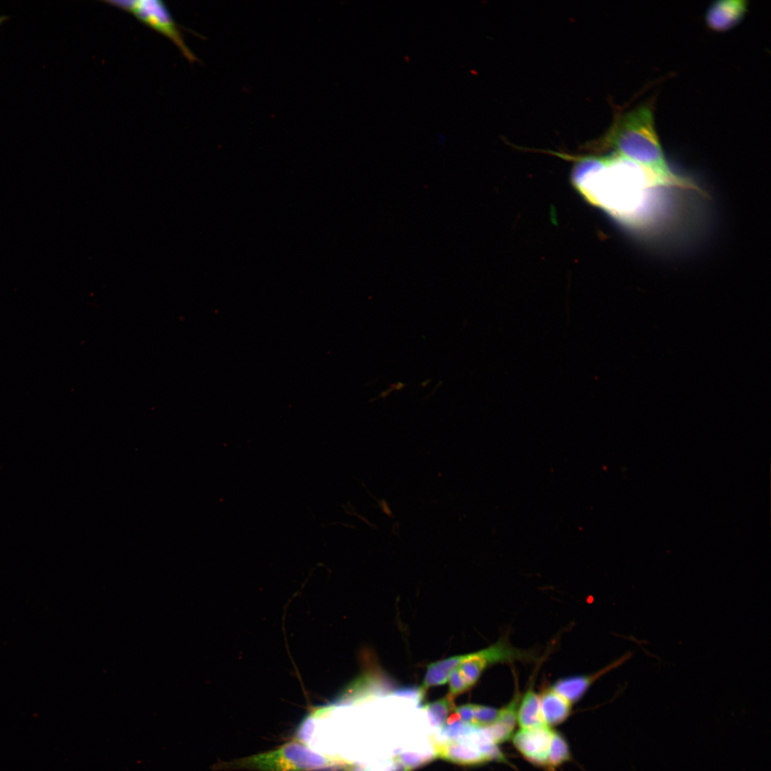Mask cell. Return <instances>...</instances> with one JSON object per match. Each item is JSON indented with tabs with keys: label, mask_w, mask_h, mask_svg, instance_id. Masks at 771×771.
Returning a JSON list of instances; mask_svg holds the SVG:
<instances>
[{
	"label": "cell",
	"mask_w": 771,
	"mask_h": 771,
	"mask_svg": "<svg viewBox=\"0 0 771 771\" xmlns=\"http://www.w3.org/2000/svg\"><path fill=\"white\" fill-rule=\"evenodd\" d=\"M576 160V188L590 203L628 224L642 222L652 189L667 187L650 171L614 153Z\"/></svg>",
	"instance_id": "1"
},
{
	"label": "cell",
	"mask_w": 771,
	"mask_h": 771,
	"mask_svg": "<svg viewBox=\"0 0 771 771\" xmlns=\"http://www.w3.org/2000/svg\"><path fill=\"white\" fill-rule=\"evenodd\" d=\"M593 148H612L614 153L650 171L667 186L694 188L690 181L673 173L665 158L650 104L618 114L611 126Z\"/></svg>",
	"instance_id": "2"
},
{
	"label": "cell",
	"mask_w": 771,
	"mask_h": 771,
	"mask_svg": "<svg viewBox=\"0 0 771 771\" xmlns=\"http://www.w3.org/2000/svg\"><path fill=\"white\" fill-rule=\"evenodd\" d=\"M348 762L323 755L297 742L286 743L276 750L218 765L219 768L253 771H320Z\"/></svg>",
	"instance_id": "3"
},
{
	"label": "cell",
	"mask_w": 771,
	"mask_h": 771,
	"mask_svg": "<svg viewBox=\"0 0 771 771\" xmlns=\"http://www.w3.org/2000/svg\"><path fill=\"white\" fill-rule=\"evenodd\" d=\"M531 653L517 649L500 640L483 650L445 659L447 667L452 671L448 678V694L455 697L472 687L483 671L498 662L532 660Z\"/></svg>",
	"instance_id": "4"
},
{
	"label": "cell",
	"mask_w": 771,
	"mask_h": 771,
	"mask_svg": "<svg viewBox=\"0 0 771 771\" xmlns=\"http://www.w3.org/2000/svg\"><path fill=\"white\" fill-rule=\"evenodd\" d=\"M135 16L140 21L169 39L190 61L198 60L186 44L181 28L161 0H105Z\"/></svg>",
	"instance_id": "5"
},
{
	"label": "cell",
	"mask_w": 771,
	"mask_h": 771,
	"mask_svg": "<svg viewBox=\"0 0 771 771\" xmlns=\"http://www.w3.org/2000/svg\"><path fill=\"white\" fill-rule=\"evenodd\" d=\"M436 757L465 766H477L488 761L482 750L483 740L478 727L469 735L459 740L432 739Z\"/></svg>",
	"instance_id": "6"
},
{
	"label": "cell",
	"mask_w": 771,
	"mask_h": 771,
	"mask_svg": "<svg viewBox=\"0 0 771 771\" xmlns=\"http://www.w3.org/2000/svg\"><path fill=\"white\" fill-rule=\"evenodd\" d=\"M553 733L549 726L520 729L513 735V742L525 760L546 767Z\"/></svg>",
	"instance_id": "7"
},
{
	"label": "cell",
	"mask_w": 771,
	"mask_h": 771,
	"mask_svg": "<svg viewBox=\"0 0 771 771\" xmlns=\"http://www.w3.org/2000/svg\"><path fill=\"white\" fill-rule=\"evenodd\" d=\"M743 0H720L714 2L706 14L708 26L717 31H725L737 25L747 11Z\"/></svg>",
	"instance_id": "8"
},
{
	"label": "cell",
	"mask_w": 771,
	"mask_h": 771,
	"mask_svg": "<svg viewBox=\"0 0 771 771\" xmlns=\"http://www.w3.org/2000/svg\"><path fill=\"white\" fill-rule=\"evenodd\" d=\"M631 653L628 652L619 660L613 662L599 672L589 675H578L559 680L551 687L557 692L568 700L571 704L579 700L585 693L593 682L602 675L610 671L613 668L623 663L630 657Z\"/></svg>",
	"instance_id": "9"
},
{
	"label": "cell",
	"mask_w": 771,
	"mask_h": 771,
	"mask_svg": "<svg viewBox=\"0 0 771 771\" xmlns=\"http://www.w3.org/2000/svg\"><path fill=\"white\" fill-rule=\"evenodd\" d=\"M520 699V697L516 692L510 703L500 709L497 720L493 725L484 727L495 744L504 742L513 735Z\"/></svg>",
	"instance_id": "10"
},
{
	"label": "cell",
	"mask_w": 771,
	"mask_h": 771,
	"mask_svg": "<svg viewBox=\"0 0 771 771\" xmlns=\"http://www.w3.org/2000/svg\"><path fill=\"white\" fill-rule=\"evenodd\" d=\"M540 695V705L548 726L563 722L570 715L571 703L551 687Z\"/></svg>",
	"instance_id": "11"
},
{
	"label": "cell",
	"mask_w": 771,
	"mask_h": 771,
	"mask_svg": "<svg viewBox=\"0 0 771 771\" xmlns=\"http://www.w3.org/2000/svg\"><path fill=\"white\" fill-rule=\"evenodd\" d=\"M386 690L388 687L382 685L373 675L366 674L353 682L336 702L340 705L353 704L383 695Z\"/></svg>",
	"instance_id": "12"
},
{
	"label": "cell",
	"mask_w": 771,
	"mask_h": 771,
	"mask_svg": "<svg viewBox=\"0 0 771 771\" xmlns=\"http://www.w3.org/2000/svg\"><path fill=\"white\" fill-rule=\"evenodd\" d=\"M517 722L520 729L548 726L543 715L540 695L532 687H530L520 699L517 709Z\"/></svg>",
	"instance_id": "13"
},
{
	"label": "cell",
	"mask_w": 771,
	"mask_h": 771,
	"mask_svg": "<svg viewBox=\"0 0 771 771\" xmlns=\"http://www.w3.org/2000/svg\"><path fill=\"white\" fill-rule=\"evenodd\" d=\"M454 698V697L448 694L443 698L423 706V709L427 712L433 727H442L445 725L448 715L453 712L455 707Z\"/></svg>",
	"instance_id": "14"
},
{
	"label": "cell",
	"mask_w": 771,
	"mask_h": 771,
	"mask_svg": "<svg viewBox=\"0 0 771 771\" xmlns=\"http://www.w3.org/2000/svg\"><path fill=\"white\" fill-rule=\"evenodd\" d=\"M570 758V752L565 739L558 732L553 731L546 767L553 770Z\"/></svg>",
	"instance_id": "15"
},
{
	"label": "cell",
	"mask_w": 771,
	"mask_h": 771,
	"mask_svg": "<svg viewBox=\"0 0 771 771\" xmlns=\"http://www.w3.org/2000/svg\"><path fill=\"white\" fill-rule=\"evenodd\" d=\"M476 727L477 726L458 720L444 725L440 734L448 740H459L471 734Z\"/></svg>",
	"instance_id": "16"
},
{
	"label": "cell",
	"mask_w": 771,
	"mask_h": 771,
	"mask_svg": "<svg viewBox=\"0 0 771 771\" xmlns=\"http://www.w3.org/2000/svg\"><path fill=\"white\" fill-rule=\"evenodd\" d=\"M393 757L399 761L409 771L426 765L436 758L434 753L423 754L412 752L398 754Z\"/></svg>",
	"instance_id": "17"
},
{
	"label": "cell",
	"mask_w": 771,
	"mask_h": 771,
	"mask_svg": "<svg viewBox=\"0 0 771 771\" xmlns=\"http://www.w3.org/2000/svg\"><path fill=\"white\" fill-rule=\"evenodd\" d=\"M500 710L480 705H474L473 725L485 727L493 725L498 719Z\"/></svg>",
	"instance_id": "18"
},
{
	"label": "cell",
	"mask_w": 771,
	"mask_h": 771,
	"mask_svg": "<svg viewBox=\"0 0 771 771\" xmlns=\"http://www.w3.org/2000/svg\"><path fill=\"white\" fill-rule=\"evenodd\" d=\"M474 705L475 704H465L455 707L454 712L458 715L459 719L465 723L470 725L473 724V715H474Z\"/></svg>",
	"instance_id": "19"
},
{
	"label": "cell",
	"mask_w": 771,
	"mask_h": 771,
	"mask_svg": "<svg viewBox=\"0 0 771 771\" xmlns=\"http://www.w3.org/2000/svg\"><path fill=\"white\" fill-rule=\"evenodd\" d=\"M407 770L399 761L395 758L391 759V764L385 771H406Z\"/></svg>",
	"instance_id": "20"
},
{
	"label": "cell",
	"mask_w": 771,
	"mask_h": 771,
	"mask_svg": "<svg viewBox=\"0 0 771 771\" xmlns=\"http://www.w3.org/2000/svg\"><path fill=\"white\" fill-rule=\"evenodd\" d=\"M345 771H369L366 767L357 764H347Z\"/></svg>",
	"instance_id": "21"
},
{
	"label": "cell",
	"mask_w": 771,
	"mask_h": 771,
	"mask_svg": "<svg viewBox=\"0 0 771 771\" xmlns=\"http://www.w3.org/2000/svg\"><path fill=\"white\" fill-rule=\"evenodd\" d=\"M10 18L9 15H0V25H1L5 21Z\"/></svg>",
	"instance_id": "22"
},
{
	"label": "cell",
	"mask_w": 771,
	"mask_h": 771,
	"mask_svg": "<svg viewBox=\"0 0 771 771\" xmlns=\"http://www.w3.org/2000/svg\"><path fill=\"white\" fill-rule=\"evenodd\" d=\"M406 771H409V770H406Z\"/></svg>",
	"instance_id": "23"
}]
</instances>
